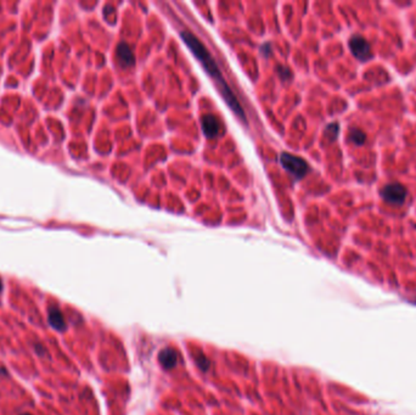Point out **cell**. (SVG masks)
Instances as JSON below:
<instances>
[{"label":"cell","mask_w":416,"mask_h":415,"mask_svg":"<svg viewBox=\"0 0 416 415\" xmlns=\"http://www.w3.org/2000/svg\"><path fill=\"white\" fill-rule=\"evenodd\" d=\"M117 59L122 65V67H130L134 65L135 58L132 49L126 43H121L117 47Z\"/></svg>","instance_id":"7"},{"label":"cell","mask_w":416,"mask_h":415,"mask_svg":"<svg viewBox=\"0 0 416 415\" xmlns=\"http://www.w3.org/2000/svg\"><path fill=\"white\" fill-rule=\"evenodd\" d=\"M21 415H31V414H28V413H24V414H21Z\"/></svg>","instance_id":"13"},{"label":"cell","mask_w":416,"mask_h":415,"mask_svg":"<svg viewBox=\"0 0 416 415\" xmlns=\"http://www.w3.org/2000/svg\"><path fill=\"white\" fill-rule=\"evenodd\" d=\"M381 196L384 201L392 204H401L405 201L406 190L405 187L398 183L387 184L383 189L381 190Z\"/></svg>","instance_id":"4"},{"label":"cell","mask_w":416,"mask_h":415,"mask_svg":"<svg viewBox=\"0 0 416 415\" xmlns=\"http://www.w3.org/2000/svg\"><path fill=\"white\" fill-rule=\"evenodd\" d=\"M330 134H327V136L331 139H336V136L338 134V126L336 123L333 124H330V126H327L326 128V133H329Z\"/></svg>","instance_id":"11"},{"label":"cell","mask_w":416,"mask_h":415,"mask_svg":"<svg viewBox=\"0 0 416 415\" xmlns=\"http://www.w3.org/2000/svg\"><path fill=\"white\" fill-rule=\"evenodd\" d=\"M201 123H202L203 133H205V135L207 136V138H214V136L219 134L220 129H222L219 119L212 115L203 116Z\"/></svg>","instance_id":"5"},{"label":"cell","mask_w":416,"mask_h":415,"mask_svg":"<svg viewBox=\"0 0 416 415\" xmlns=\"http://www.w3.org/2000/svg\"><path fill=\"white\" fill-rule=\"evenodd\" d=\"M195 362H196V365L199 366L201 370H203V371L208 370L209 360L205 354L200 353V354H197V356H195Z\"/></svg>","instance_id":"10"},{"label":"cell","mask_w":416,"mask_h":415,"mask_svg":"<svg viewBox=\"0 0 416 415\" xmlns=\"http://www.w3.org/2000/svg\"><path fill=\"white\" fill-rule=\"evenodd\" d=\"M349 139L353 141L355 145H363L366 140V135L363 130L356 129V128H353L349 132Z\"/></svg>","instance_id":"9"},{"label":"cell","mask_w":416,"mask_h":415,"mask_svg":"<svg viewBox=\"0 0 416 415\" xmlns=\"http://www.w3.org/2000/svg\"><path fill=\"white\" fill-rule=\"evenodd\" d=\"M280 162H281L282 167L290 172L291 174L295 175L296 178L301 179L303 178L308 172V164L303 158L298 157V156H293L291 153L284 152L280 157Z\"/></svg>","instance_id":"2"},{"label":"cell","mask_w":416,"mask_h":415,"mask_svg":"<svg viewBox=\"0 0 416 415\" xmlns=\"http://www.w3.org/2000/svg\"><path fill=\"white\" fill-rule=\"evenodd\" d=\"M2 290H3V281L2 279H0V292H2Z\"/></svg>","instance_id":"12"},{"label":"cell","mask_w":416,"mask_h":415,"mask_svg":"<svg viewBox=\"0 0 416 415\" xmlns=\"http://www.w3.org/2000/svg\"><path fill=\"white\" fill-rule=\"evenodd\" d=\"M349 49L353 55L360 61H366V60L372 58L371 47L369 42L360 36H354L349 41Z\"/></svg>","instance_id":"3"},{"label":"cell","mask_w":416,"mask_h":415,"mask_svg":"<svg viewBox=\"0 0 416 415\" xmlns=\"http://www.w3.org/2000/svg\"><path fill=\"white\" fill-rule=\"evenodd\" d=\"M158 362L161 363L162 368L171 370L178 364V352L171 347L163 348L158 354Z\"/></svg>","instance_id":"6"},{"label":"cell","mask_w":416,"mask_h":415,"mask_svg":"<svg viewBox=\"0 0 416 415\" xmlns=\"http://www.w3.org/2000/svg\"><path fill=\"white\" fill-rule=\"evenodd\" d=\"M48 320H49V324L55 330H66V322H65L64 314L61 313V311L58 307H50L49 312H48Z\"/></svg>","instance_id":"8"},{"label":"cell","mask_w":416,"mask_h":415,"mask_svg":"<svg viewBox=\"0 0 416 415\" xmlns=\"http://www.w3.org/2000/svg\"><path fill=\"white\" fill-rule=\"evenodd\" d=\"M180 36H182L184 43L190 48L192 54L196 56L197 60H200L202 66L206 68V71H207L209 75L213 77L214 81L217 82L218 87H219L220 89V93L224 96L225 101L228 102L229 106L231 107V110H233L236 115H239L240 118L245 121V112H243L241 105L237 101V99L235 98V95L230 90L229 85L225 83L224 78H223L222 73H220L219 67H218L216 61H214L213 56H212L211 53L207 50V48L200 42V39H197L196 37L191 32H189V31H183V32L180 33Z\"/></svg>","instance_id":"1"}]
</instances>
